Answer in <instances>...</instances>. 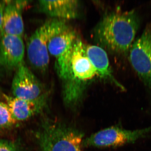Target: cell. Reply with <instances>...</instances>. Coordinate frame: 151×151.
Masks as SVG:
<instances>
[{
	"instance_id": "1",
	"label": "cell",
	"mask_w": 151,
	"mask_h": 151,
	"mask_svg": "<svg viewBox=\"0 0 151 151\" xmlns=\"http://www.w3.org/2000/svg\"><path fill=\"white\" fill-rule=\"evenodd\" d=\"M140 23L139 17L134 10L113 12L98 24L94 32L95 38L110 51L125 54L134 42Z\"/></svg>"
},
{
	"instance_id": "2",
	"label": "cell",
	"mask_w": 151,
	"mask_h": 151,
	"mask_svg": "<svg viewBox=\"0 0 151 151\" xmlns=\"http://www.w3.org/2000/svg\"><path fill=\"white\" fill-rule=\"evenodd\" d=\"M97 76L86 52V45L77 38L73 46L69 76L63 82V97L68 108L75 109L81 104L88 84Z\"/></svg>"
},
{
	"instance_id": "3",
	"label": "cell",
	"mask_w": 151,
	"mask_h": 151,
	"mask_svg": "<svg viewBox=\"0 0 151 151\" xmlns=\"http://www.w3.org/2000/svg\"><path fill=\"white\" fill-rule=\"evenodd\" d=\"M36 137L42 151H82L84 133L59 121L44 119Z\"/></svg>"
},
{
	"instance_id": "4",
	"label": "cell",
	"mask_w": 151,
	"mask_h": 151,
	"mask_svg": "<svg viewBox=\"0 0 151 151\" xmlns=\"http://www.w3.org/2000/svg\"><path fill=\"white\" fill-rule=\"evenodd\" d=\"M68 28L65 20L54 19L45 22L35 30L27 45L28 59L33 68L42 72L46 71L50 62L49 42Z\"/></svg>"
},
{
	"instance_id": "5",
	"label": "cell",
	"mask_w": 151,
	"mask_h": 151,
	"mask_svg": "<svg viewBox=\"0 0 151 151\" xmlns=\"http://www.w3.org/2000/svg\"><path fill=\"white\" fill-rule=\"evenodd\" d=\"M129 52L133 69L144 85L151 89V24L134 40Z\"/></svg>"
},
{
	"instance_id": "6",
	"label": "cell",
	"mask_w": 151,
	"mask_h": 151,
	"mask_svg": "<svg viewBox=\"0 0 151 151\" xmlns=\"http://www.w3.org/2000/svg\"><path fill=\"white\" fill-rule=\"evenodd\" d=\"M151 132V126L134 131L124 129L118 127H109L84 139L82 147H105L122 146L134 142Z\"/></svg>"
},
{
	"instance_id": "7",
	"label": "cell",
	"mask_w": 151,
	"mask_h": 151,
	"mask_svg": "<svg viewBox=\"0 0 151 151\" xmlns=\"http://www.w3.org/2000/svg\"><path fill=\"white\" fill-rule=\"evenodd\" d=\"M78 38L75 31L69 28L49 42V53L55 58L57 73L63 82L69 76L73 46Z\"/></svg>"
},
{
	"instance_id": "8",
	"label": "cell",
	"mask_w": 151,
	"mask_h": 151,
	"mask_svg": "<svg viewBox=\"0 0 151 151\" xmlns=\"http://www.w3.org/2000/svg\"><path fill=\"white\" fill-rule=\"evenodd\" d=\"M12 90L14 97L26 100H35L45 93L40 81L24 61L17 68Z\"/></svg>"
},
{
	"instance_id": "9",
	"label": "cell",
	"mask_w": 151,
	"mask_h": 151,
	"mask_svg": "<svg viewBox=\"0 0 151 151\" xmlns=\"http://www.w3.org/2000/svg\"><path fill=\"white\" fill-rule=\"evenodd\" d=\"M25 47L22 37L1 35L0 42V64L9 70L16 69L23 62Z\"/></svg>"
},
{
	"instance_id": "10",
	"label": "cell",
	"mask_w": 151,
	"mask_h": 151,
	"mask_svg": "<svg viewBox=\"0 0 151 151\" xmlns=\"http://www.w3.org/2000/svg\"><path fill=\"white\" fill-rule=\"evenodd\" d=\"M4 95L6 103L10 108L13 116L17 122L26 121L40 113L46 108L48 102L47 92L33 100H23Z\"/></svg>"
},
{
	"instance_id": "11",
	"label": "cell",
	"mask_w": 151,
	"mask_h": 151,
	"mask_svg": "<svg viewBox=\"0 0 151 151\" xmlns=\"http://www.w3.org/2000/svg\"><path fill=\"white\" fill-rule=\"evenodd\" d=\"M4 9L1 35H10L22 37L24 31L23 10L28 4L25 1H6Z\"/></svg>"
},
{
	"instance_id": "12",
	"label": "cell",
	"mask_w": 151,
	"mask_h": 151,
	"mask_svg": "<svg viewBox=\"0 0 151 151\" xmlns=\"http://www.w3.org/2000/svg\"><path fill=\"white\" fill-rule=\"evenodd\" d=\"M38 6L41 12L55 19L65 20L78 17L80 4L77 0H43L39 1Z\"/></svg>"
},
{
	"instance_id": "13",
	"label": "cell",
	"mask_w": 151,
	"mask_h": 151,
	"mask_svg": "<svg viewBox=\"0 0 151 151\" xmlns=\"http://www.w3.org/2000/svg\"><path fill=\"white\" fill-rule=\"evenodd\" d=\"M87 56L97 72V76L108 80L124 91L125 88L113 76L107 52L102 47L94 45H86Z\"/></svg>"
},
{
	"instance_id": "14",
	"label": "cell",
	"mask_w": 151,
	"mask_h": 151,
	"mask_svg": "<svg viewBox=\"0 0 151 151\" xmlns=\"http://www.w3.org/2000/svg\"><path fill=\"white\" fill-rule=\"evenodd\" d=\"M17 122L13 116L8 105L0 101V127L9 128L14 126Z\"/></svg>"
},
{
	"instance_id": "15",
	"label": "cell",
	"mask_w": 151,
	"mask_h": 151,
	"mask_svg": "<svg viewBox=\"0 0 151 151\" xmlns=\"http://www.w3.org/2000/svg\"><path fill=\"white\" fill-rule=\"evenodd\" d=\"M0 151H22L20 146L16 142L0 139Z\"/></svg>"
},
{
	"instance_id": "16",
	"label": "cell",
	"mask_w": 151,
	"mask_h": 151,
	"mask_svg": "<svg viewBox=\"0 0 151 151\" xmlns=\"http://www.w3.org/2000/svg\"><path fill=\"white\" fill-rule=\"evenodd\" d=\"M5 1L0 2V33H1L2 27L3 15H4V9L5 6Z\"/></svg>"
}]
</instances>
